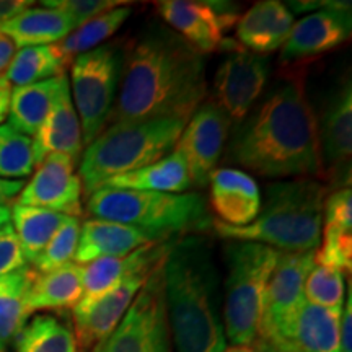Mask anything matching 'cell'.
I'll return each mask as SVG.
<instances>
[{
  "instance_id": "obj_16",
  "label": "cell",
  "mask_w": 352,
  "mask_h": 352,
  "mask_svg": "<svg viewBox=\"0 0 352 352\" xmlns=\"http://www.w3.org/2000/svg\"><path fill=\"white\" fill-rule=\"evenodd\" d=\"M351 2H331L294 23L280 51V63L294 64L336 50L351 38Z\"/></svg>"
},
{
  "instance_id": "obj_8",
  "label": "cell",
  "mask_w": 352,
  "mask_h": 352,
  "mask_svg": "<svg viewBox=\"0 0 352 352\" xmlns=\"http://www.w3.org/2000/svg\"><path fill=\"white\" fill-rule=\"evenodd\" d=\"M126 51V44L107 43L72 60L70 94L80 120L85 145L94 142L109 124L120 90Z\"/></svg>"
},
{
  "instance_id": "obj_38",
  "label": "cell",
  "mask_w": 352,
  "mask_h": 352,
  "mask_svg": "<svg viewBox=\"0 0 352 352\" xmlns=\"http://www.w3.org/2000/svg\"><path fill=\"white\" fill-rule=\"evenodd\" d=\"M26 266L20 240L13 230L12 223L0 228V277L20 271Z\"/></svg>"
},
{
  "instance_id": "obj_25",
  "label": "cell",
  "mask_w": 352,
  "mask_h": 352,
  "mask_svg": "<svg viewBox=\"0 0 352 352\" xmlns=\"http://www.w3.org/2000/svg\"><path fill=\"white\" fill-rule=\"evenodd\" d=\"M341 314L342 311L303 302L292 328V344L296 351L341 352Z\"/></svg>"
},
{
  "instance_id": "obj_42",
  "label": "cell",
  "mask_w": 352,
  "mask_h": 352,
  "mask_svg": "<svg viewBox=\"0 0 352 352\" xmlns=\"http://www.w3.org/2000/svg\"><path fill=\"white\" fill-rule=\"evenodd\" d=\"M16 47L10 39L3 34H0V76L8 69L10 65L13 56H15Z\"/></svg>"
},
{
  "instance_id": "obj_27",
  "label": "cell",
  "mask_w": 352,
  "mask_h": 352,
  "mask_svg": "<svg viewBox=\"0 0 352 352\" xmlns=\"http://www.w3.org/2000/svg\"><path fill=\"white\" fill-rule=\"evenodd\" d=\"M36 271L25 266L20 271L0 277V349L19 336L26 320L30 318V310L26 305L30 285H32Z\"/></svg>"
},
{
  "instance_id": "obj_18",
  "label": "cell",
  "mask_w": 352,
  "mask_h": 352,
  "mask_svg": "<svg viewBox=\"0 0 352 352\" xmlns=\"http://www.w3.org/2000/svg\"><path fill=\"white\" fill-rule=\"evenodd\" d=\"M160 236L140 228L103 219H88L80 226L74 263L87 264L98 258L126 256L151 243H164Z\"/></svg>"
},
{
  "instance_id": "obj_34",
  "label": "cell",
  "mask_w": 352,
  "mask_h": 352,
  "mask_svg": "<svg viewBox=\"0 0 352 352\" xmlns=\"http://www.w3.org/2000/svg\"><path fill=\"white\" fill-rule=\"evenodd\" d=\"M78 236H80V220L76 217H67L63 227L57 230L50 243L46 245V248L34 259V271L38 274H44V272L54 271L57 267H63L65 264L72 263L77 252Z\"/></svg>"
},
{
  "instance_id": "obj_28",
  "label": "cell",
  "mask_w": 352,
  "mask_h": 352,
  "mask_svg": "<svg viewBox=\"0 0 352 352\" xmlns=\"http://www.w3.org/2000/svg\"><path fill=\"white\" fill-rule=\"evenodd\" d=\"M67 215L32 206L13 204L10 208L12 227L19 236L26 263H34L52 236L63 227Z\"/></svg>"
},
{
  "instance_id": "obj_12",
  "label": "cell",
  "mask_w": 352,
  "mask_h": 352,
  "mask_svg": "<svg viewBox=\"0 0 352 352\" xmlns=\"http://www.w3.org/2000/svg\"><path fill=\"white\" fill-rule=\"evenodd\" d=\"M157 266L132 272L122 283L96 298L95 302L72 308L74 333H76L78 351H94L116 329Z\"/></svg>"
},
{
  "instance_id": "obj_6",
  "label": "cell",
  "mask_w": 352,
  "mask_h": 352,
  "mask_svg": "<svg viewBox=\"0 0 352 352\" xmlns=\"http://www.w3.org/2000/svg\"><path fill=\"white\" fill-rule=\"evenodd\" d=\"M87 209L94 219L140 228L165 241L212 227L209 208L199 192L166 195L100 188L88 196Z\"/></svg>"
},
{
  "instance_id": "obj_30",
  "label": "cell",
  "mask_w": 352,
  "mask_h": 352,
  "mask_svg": "<svg viewBox=\"0 0 352 352\" xmlns=\"http://www.w3.org/2000/svg\"><path fill=\"white\" fill-rule=\"evenodd\" d=\"M15 352H78L74 328L52 315H38L15 338Z\"/></svg>"
},
{
  "instance_id": "obj_19",
  "label": "cell",
  "mask_w": 352,
  "mask_h": 352,
  "mask_svg": "<svg viewBox=\"0 0 352 352\" xmlns=\"http://www.w3.org/2000/svg\"><path fill=\"white\" fill-rule=\"evenodd\" d=\"M171 241L173 240L145 245L126 256L98 258L91 263L82 264L83 294L77 305H88L95 302L122 283L132 272L157 266L168 253Z\"/></svg>"
},
{
  "instance_id": "obj_35",
  "label": "cell",
  "mask_w": 352,
  "mask_h": 352,
  "mask_svg": "<svg viewBox=\"0 0 352 352\" xmlns=\"http://www.w3.org/2000/svg\"><path fill=\"white\" fill-rule=\"evenodd\" d=\"M321 246L315 250L316 266L333 267L342 272H351L352 267V230L351 228L327 227L321 228Z\"/></svg>"
},
{
  "instance_id": "obj_36",
  "label": "cell",
  "mask_w": 352,
  "mask_h": 352,
  "mask_svg": "<svg viewBox=\"0 0 352 352\" xmlns=\"http://www.w3.org/2000/svg\"><path fill=\"white\" fill-rule=\"evenodd\" d=\"M43 6L64 12L72 20L74 28L77 30L88 20L116 7L129 6V2H122V0H50V2H43Z\"/></svg>"
},
{
  "instance_id": "obj_2",
  "label": "cell",
  "mask_w": 352,
  "mask_h": 352,
  "mask_svg": "<svg viewBox=\"0 0 352 352\" xmlns=\"http://www.w3.org/2000/svg\"><path fill=\"white\" fill-rule=\"evenodd\" d=\"M227 157L264 178H323L318 122L302 70L277 80L261 104L240 122Z\"/></svg>"
},
{
  "instance_id": "obj_43",
  "label": "cell",
  "mask_w": 352,
  "mask_h": 352,
  "mask_svg": "<svg viewBox=\"0 0 352 352\" xmlns=\"http://www.w3.org/2000/svg\"><path fill=\"white\" fill-rule=\"evenodd\" d=\"M10 95L12 85L8 83L3 76H0V124L8 116V108H10Z\"/></svg>"
},
{
  "instance_id": "obj_41",
  "label": "cell",
  "mask_w": 352,
  "mask_h": 352,
  "mask_svg": "<svg viewBox=\"0 0 352 352\" xmlns=\"http://www.w3.org/2000/svg\"><path fill=\"white\" fill-rule=\"evenodd\" d=\"M23 179H2L0 178V204L12 201L13 197L19 196L23 189Z\"/></svg>"
},
{
  "instance_id": "obj_22",
  "label": "cell",
  "mask_w": 352,
  "mask_h": 352,
  "mask_svg": "<svg viewBox=\"0 0 352 352\" xmlns=\"http://www.w3.org/2000/svg\"><path fill=\"white\" fill-rule=\"evenodd\" d=\"M72 20L64 12L52 7H28L0 23V34L7 36L15 47L51 46L67 38L74 32Z\"/></svg>"
},
{
  "instance_id": "obj_23",
  "label": "cell",
  "mask_w": 352,
  "mask_h": 352,
  "mask_svg": "<svg viewBox=\"0 0 352 352\" xmlns=\"http://www.w3.org/2000/svg\"><path fill=\"white\" fill-rule=\"evenodd\" d=\"M191 186L192 182L186 164L179 157V153L173 151L166 157L155 162V164L109 179L101 188L184 195V191Z\"/></svg>"
},
{
  "instance_id": "obj_46",
  "label": "cell",
  "mask_w": 352,
  "mask_h": 352,
  "mask_svg": "<svg viewBox=\"0 0 352 352\" xmlns=\"http://www.w3.org/2000/svg\"><path fill=\"white\" fill-rule=\"evenodd\" d=\"M253 346H254V349H256V352H274V349H272L270 344H266V342L261 340H258Z\"/></svg>"
},
{
  "instance_id": "obj_26",
  "label": "cell",
  "mask_w": 352,
  "mask_h": 352,
  "mask_svg": "<svg viewBox=\"0 0 352 352\" xmlns=\"http://www.w3.org/2000/svg\"><path fill=\"white\" fill-rule=\"evenodd\" d=\"M60 77L32 85L13 87L8 108V126L25 135H34L50 113Z\"/></svg>"
},
{
  "instance_id": "obj_39",
  "label": "cell",
  "mask_w": 352,
  "mask_h": 352,
  "mask_svg": "<svg viewBox=\"0 0 352 352\" xmlns=\"http://www.w3.org/2000/svg\"><path fill=\"white\" fill-rule=\"evenodd\" d=\"M351 327H352V285L349 283V290H347L346 303H344V307H342V314H341V331H340V351L341 352H352Z\"/></svg>"
},
{
  "instance_id": "obj_5",
  "label": "cell",
  "mask_w": 352,
  "mask_h": 352,
  "mask_svg": "<svg viewBox=\"0 0 352 352\" xmlns=\"http://www.w3.org/2000/svg\"><path fill=\"white\" fill-rule=\"evenodd\" d=\"M188 121L158 118L109 124L83 152L78 178L90 196L109 179L155 164L173 152Z\"/></svg>"
},
{
  "instance_id": "obj_45",
  "label": "cell",
  "mask_w": 352,
  "mask_h": 352,
  "mask_svg": "<svg viewBox=\"0 0 352 352\" xmlns=\"http://www.w3.org/2000/svg\"><path fill=\"white\" fill-rule=\"evenodd\" d=\"M222 352H256L254 346H230L226 347Z\"/></svg>"
},
{
  "instance_id": "obj_3",
  "label": "cell",
  "mask_w": 352,
  "mask_h": 352,
  "mask_svg": "<svg viewBox=\"0 0 352 352\" xmlns=\"http://www.w3.org/2000/svg\"><path fill=\"white\" fill-rule=\"evenodd\" d=\"M164 294L176 352L226 349L219 271L206 240L186 235L171 241L164 259Z\"/></svg>"
},
{
  "instance_id": "obj_1",
  "label": "cell",
  "mask_w": 352,
  "mask_h": 352,
  "mask_svg": "<svg viewBox=\"0 0 352 352\" xmlns=\"http://www.w3.org/2000/svg\"><path fill=\"white\" fill-rule=\"evenodd\" d=\"M206 95L204 54L171 30L153 26L127 47L109 122L188 121Z\"/></svg>"
},
{
  "instance_id": "obj_44",
  "label": "cell",
  "mask_w": 352,
  "mask_h": 352,
  "mask_svg": "<svg viewBox=\"0 0 352 352\" xmlns=\"http://www.w3.org/2000/svg\"><path fill=\"white\" fill-rule=\"evenodd\" d=\"M10 223V208L7 204H0V228Z\"/></svg>"
},
{
  "instance_id": "obj_14",
  "label": "cell",
  "mask_w": 352,
  "mask_h": 352,
  "mask_svg": "<svg viewBox=\"0 0 352 352\" xmlns=\"http://www.w3.org/2000/svg\"><path fill=\"white\" fill-rule=\"evenodd\" d=\"M76 162L64 153H51L36 165L33 178L20 191L16 204L47 209L78 219L82 209V183Z\"/></svg>"
},
{
  "instance_id": "obj_10",
  "label": "cell",
  "mask_w": 352,
  "mask_h": 352,
  "mask_svg": "<svg viewBox=\"0 0 352 352\" xmlns=\"http://www.w3.org/2000/svg\"><path fill=\"white\" fill-rule=\"evenodd\" d=\"M230 118L215 101H206L189 118L173 151L179 153L192 186L204 188L222 157L230 131Z\"/></svg>"
},
{
  "instance_id": "obj_17",
  "label": "cell",
  "mask_w": 352,
  "mask_h": 352,
  "mask_svg": "<svg viewBox=\"0 0 352 352\" xmlns=\"http://www.w3.org/2000/svg\"><path fill=\"white\" fill-rule=\"evenodd\" d=\"M34 164L39 165L51 153H64L78 162L83 151L82 127L70 94L69 77H60L54 101L46 120L33 135Z\"/></svg>"
},
{
  "instance_id": "obj_21",
  "label": "cell",
  "mask_w": 352,
  "mask_h": 352,
  "mask_svg": "<svg viewBox=\"0 0 352 352\" xmlns=\"http://www.w3.org/2000/svg\"><path fill=\"white\" fill-rule=\"evenodd\" d=\"M294 26L292 12L277 0H264L236 20L235 36L241 47L266 56L283 47Z\"/></svg>"
},
{
  "instance_id": "obj_9",
  "label": "cell",
  "mask_w": 352,
  "mask_h": 352,
  "mask_svg": "<svg viewBox=\"0 0 352 352\" xmlns=\"http://www.w3.org/2000/svg\"><path fill=\"white\" fill-rule=\"evenodd\" d=\"M94 352H175L165 307L164 261L153 270L121 323Z\"/></svg>"
},
{
  "instance_id": "obj_40",
  "label": "cell",
  "mask_w": 352,
  "mask_h": 352,
  "mask_svg": "<svg viewBox=\"0 0 352 352\" xmlns=\"http://www.w3.org/2000/svg\"><path fill=\"white\" fill-rule=\"evenodd\" d=\"M32 6L33 2H28V0H0V23L12 20L13 16Z\"/></svg>"
},
{
  "instance_id": "obj_4",
  "label": "cell",
  "mask_w": 352,
  "mask_h": 352,
  "mask_svg": "<svg viewBox=\"0 0 352 352\" xmlns=\"http://www.w3.org/2000/svg\"><path fill=\"white\" fill-rule=\"evenodd\" d=\"M328 186L314 178H296L271 184L258 217L248 226L233 227L212 220L220 239L252 241L280 253L315 252L323 228V204Z\"/></svg>"
},
{
  "instance_id": "obj_11",
  "label": "cell",
  "mask_w": 352,
  "mask_h": 352,
  "mask_svg": "<svg viewBox=\"0 0 352 352\" xmlns=\"http://www.w3.org/2000/svg\"><path fill=\"white\" fill-rule=\"evenodd\" d=\"M267 78L270 59L266 56L254 54L243 47H233L215 74V103L226 111L230 121L240 124L261 96Z\"/></svg>"
},
{
  "instance_id": "obj_32",
  "label": "cell",
  "mask_w": 352,
  "mask_h": 352,
  "mask_svg": "<svg viewBox=\"0 0 352 352\" xmlns=\"http://www.w3.org/2000/svg\"><path fill=\"white\" fill-rule=\"evenodd\" d=\"M34 168L33 140L8 124H0V178L23 179Z\"/></svg>"
},
{
  "instance_id": "obj_20",
  "label": "cell",
  "mask_w": 352,
  "mask_h": 352,
  "mask_svg": "<svg viewBox=\"0 0 352 352\" xmlns=\"http://www.w3.org/2000/svg\"><path fill=\"white\" fill-rule=\"evenodd\" d=\"M210 208L220 222L241 227L252 223L261 209L258 183L245 171L219 168L210 175Z\"/></svg>"
},
{
  "instance_id": "obj_7",
  "label": "cell",
  "mask_w": 352,
  "mask_h": 352,
  "mask_svg": "<svg viewBox=\"0 0 352 352\" xmlns=\"http://www.w3.org/2000/svg\"><path fill=\"white\" fill-rule=\"evenodd\" d=\"M228 274L223 329L233 346H253L259 338L267 283L280 252L252 241H230L226 248Z\"/></svg>"
},
{
  "instance_id": "obj_31",
  "label": "cell",
  "mask_w": 352,
  "mask_h": 352,
  "mask_svg": "<svg viewBox=\"0 0 352 352\" xmlns=\"http://www.w3.org/2000/svg\"><path fill=\"white\" fill-rule=\"evenodd\" d=\"M131 13L132 7L129 6L116 7L113 10L101 13V15L88 20L87 23H83L77 30H74L63 41L57 43V50H59L60 54H63L64 59L70 65L77 56L95 50L101 43L111 38L121 28L122 23L129 19Z\"/></svg>"
},
{
  "instance_id": "obj_13",
  "label": "cell",
  "mask_w": 352,
  "mask_h": 352,
  "mask_svg": "<svg viewBox=\"0 0 352 352\" xmlns=\"http://www.w3.org/2000/svg\"><path fill=\"white\" fill-rule=\"evenodd\" d=\"M155 10L176 34L201 54L217 51L226 41L223 33L239 20L228 3L219 2L164 0L155 2Z\"/></svg>"
},
{
  "instance_id": "obj_37",
  "label": "cell",
  "mask_w": 352,
  "mask_h": 352,
  "mask_svg": "<svg viewBox=\"0 0 352 352\" xmlns=\"http://www.w3.org/2000/svg\"><path fill=\"white\" fill-rule=\"evenodd\" d=\"M323 220L327 227L351 228L352 230V191L340 188L327 196L323 204Z\"/></svg>"
},
{
  "instance_id": "obj_33",
  "label": "cell",
  "mask_w": 352,
  "mask_h": 352,
  "mask_svg": "<svg viewBox=\"0 0 352 352\" xmlns=\"http://www.w3.org/2000/svg\"><path fill=\"white\" fill-rule=\"evenodd\" d=\"M344 284V272L315 264L305 279L303 297L308 303H314V305L342 311L346 297Z\"/></svg>"
},
{
  "instance_id": "obj_15",
  "label": "cell",
  "mask_w": 352,
  "mask_h": 352,
  "mask_svg": "<svg viewBox=\"0 0 352 352\" xmlns=\"http://www.w3.org/2000/svg\"><path fill=\"white\" fill-rule=\"evenodd\" d=\"M318 142L323 178L334 186L351 188L352 155V87L342 82L321 114Z\"/></svg>"
},
{
  "instance_id": "obj_24",
  "label": "cell",
  "mask_w": 352,
  "mask_h": 352,
  "mask_svg": "<svg viewBox=\"0 0 352 352\" xmlns=\"http://www.w3.org/2000/svg\"><path fill=\"white\" fill-rule=\"evenodd\" d=\"M83 294L82 266L69 263L54 271L34 274L26 305L30 314L36 310H65L80 302Z\"/></svg>"
},
{
  "instance_id": "obj_29",
  "label": "cell",
  "mask_w": 352,
  "mask_h": 352,
  "mask_svg": "<svg viewBox=\"0 0 352 352\" xmlns=\"http://www.w3.org/2000/svg\"><path fill=\"white\" fill-rule=\"evenodd\" d=\"M67 67L69 63L57 50L56 44L23 47L15 52L3 78L15 87L32 85V83L64 76Z\"/></svg>"
}]
</instances>
